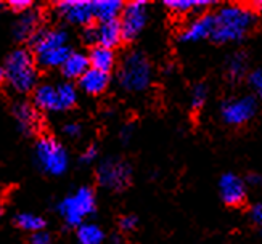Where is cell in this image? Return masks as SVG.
<instances>
[{"instance_id": "1", "label": "cell", "mask_w": 262, "mask_h": 244, "mask_svg": "<svg viewBox=\"0 0 262 244\" xmlns=\"http://www.w3.org/2000/svg\"><path fill=\"white\" fill-rule=\"evenodd\" d=\"M256 15L245 4L221 7L214 13V31L211 39L215 43L240 42L254 26Z\"/></svg>"}, {"instance_id": "2", "label": "cell", "mask_w": 262, "mask_h": 244, "mask_svg": "<svg viewBox=\"0 0 262 244\" xmlns=\"http://www.w3.org/2000/svg\"><path fill=\"white\" fill-rule=\"evenodd\" d=\"M37 69L34 55L26 49H18L5 60V82L16 94H29L37 87Z\"/></svg>"}, {"instance_id": "3", "label": "cell", "mask_w": 262, "mask_h": 244, "mask_svg": "<svg viewBox=\"0 0 262 244\" xmlns=\"http://www.w3.org/2000/svg\"><path fill=\"white\" fill-rule=\"evenodd\" d=\"M151 64L150 60L142 53L132 50L122 58L118 69V82L127 94H140L151 84Z\"/></svg>"}, {"instance_id": "4", "label": "cell", "mask_w": 262, "mask_h": 244, "mask_svg": "<svg viewBox=\"0 0 262 244\" xmlns=\"http://www.w3.org/2000/svg\"><path fill=\"white\" fill-rule=\"evenodd\" d=\"M37 167L47 175L60 177L70 167V154L66 148L52 135H42L34 146Z\"/></svg>"}, {"instance_id": "5", "label": "cell", "mask_w": 262, "mask_h": 244, "mask_svg": "<svg viewBox=\"0 0 262 244\" xmlns=\"http://www.w3.org/2000/svg\"><path fill=\"white\" fill-rule=\"evenodd\" d=\"M60 217L68 227L77 228L84 224V220L94 215L97 211V197L95 191L90 187L77 188L73 194L66 196L60 204L56 206Z\"/></svg>"}, {"instance_id": "6", "label": "cell", "mask_w": 262, "mask_h": 244, "mask_svg": "<svg viewBox=\"0 0 262 244\" xmlns=\"http://www.w3.org/2000/svg\"><path fill=\"white\" fill-rule=\"evenodd\" d=\"M97 183L110 191H124L132 183V167L119 158H105L95 170Z\"/></svg>"}, {"instance_id": "7", "label": "cell", "mask_w": 262, "mask_h": 244, "mask_svg": "<svg viewBox=\"0 0 262 244\" xmlns=\"http://www.w3.org/2000/svg\"><path fill=\"white\" fill-rule=\"evenodd\" d=\"M257 113V100L253 95L227 98L221 104V118L227 125L242 127L254 119Z\"/></svg>"}, {"instance_id": "8", "label": "cell", "mask_w": 262, "mask_h": 244, "mask_svg": "<svg viewBox=\"0 0 262 244\" xmlns=\"http://www.w3.org/2000/svg\"><path fill=\"white\" fill-rule=\"evenodd\" d=\"M148 21V4L137 0L124 5L119 16V25L122 31V42H134L145 29Z\"/></svg>"}, {"instance_id": "9", "label": "cell", "mask_w": 262, "mask_h": 244, "mask_svg": "<svg viewBox=\"0 0 262 244\" xmlns=\"http://www.w3.org/2000/svg\"><path fill=\"white\" fill-rule=\"evenodd\" d=\"M55 11L66 23L76 26H92L95 19L92 2H85V0H63L55 4Z\"/></svg>"}, {"instance_id": "10", "label": "cell", "mask_w": 262, "mask_h": 244, "mask_svg": "<svg viewBox=\"0 0 262 244\" xmlns=\"http://www.w3.org/2000/svg\"><path fill=\"white\" fill-rule=\"evenodd\" d=\"M222 201L229 207H240L246 203V183L236 173L227 172L219 180Z\"/></svg>"}, {"instance_id": "11", "label": "cell", "mask_w": 262, "mask_h": 244, "mask_svg": "<svg viewBox=\"0 0 262 244\" xmlns=\"http://www.w3.org/2000/svg\"><path fill=\"white\" fill-rule=\"evenodd\" d=\"M212 31H214V13L208 11V13H203L193 21H190L179 34V40L184 43H193L204 39H211Z\"/></svg>"}, {"instance_id": "12", "label": "cell", "mask_w": 262, "mask_h": 244, "mask_svg": "<svg viewBox=\"0 0 262 244\" xmlns=\"http://www.w3.org/2000/svg\"><path fill=\"white\" fill-rule=\"evenodd\" d=\"M68 32L61 28H52V29H39L37 34L31 39V45L34 53H40L45 50H52V49H58V47H64L68 43Z\"/></svg>"}, {"instance_id": "13", "label": "cell", "mask_w": 262, "mask_h": 244, "mask_svg": "<svg viewBox=\"0 0 262 244\" xmlns=\"http://www.w3.org/2000/svg\"><path fill=\"white\" fill-rule=\"evenodd\" d=\"M13 116L18 124V129L25 135H34L40 129V114L36 106L26 101H19L13 106Z\"/></svg>"}, {"instance_id": "14", "label": "cell", "mask_w": 262, "mask_h": 244, "mask_svg": "<svg viewBox=\"0 0 262 244\" xmlns=\"http://www.w3.org/2000/svg\"><path fill=\"white\" fill-rule=\"evenodd\" d=\"M40 11L39 10H28L25 11L19 19L16 21V25H15V29H13V34H15V37L16 40L19 42H25V40H29L36 36L37 31L40 29Z\"/></svg>"}, {"instance_id": "15", "label": "cell", "mask_w": 262, "mask_h": 244, "mask_svg": "<svg viewBox=\"0 0 262 244\" xmlns=\"http://www.w3.org/2000/svg\"><path fill=\"white\" fill-rule=\"evenodd\" d=\"M34 106L39 111L47 113H58L61 111L58 94H56V85L52 84H40L34 90Z\"/></svg>"}, {"instance_id": "16", "label": "cell", "mask_w": 262, "mask_h": 244, "mask_svg": "<svg viewBox=\"0 0 262 244\" xmlns=\"http://www.w3.org/2000/svg\"><path fill=\"white\" fill-rule=\"evenodd\" d=\"M95 31H97V45H100V47L115 50L122 42V31H121L119 19L98 23L95 26Z\"/></svg>"}, {"instance_id": "17", "label": "cell", "mask_w": 262, "mask_h": 244, "mask_svg": "<svg viewBox=\"0 0 262 244\" xmlns=\"http://www.w3.org/2000/svg\"><path fill=\"white\" fill-rule=\"evenodd\" d=\"M110 85V74L97 71L90 68L89 71L79 79V87L87 95H101Z\"/></svg>"}, {"instance_id": "18", "label": "cell", "mask_w": 262, "mask_h": 244, "mask_svg": "<svg viewBox=\"0 0 262 244\" xmlns=\"http://www.w3.org/2000/svg\"><path fill=\"white\" fill-rule=\"evenodd\" d=\"M60 69L63 77H66L68 80H79L90 69L89 56L82 52H71V55L66 58V61Z\"/></svg>"}, {"instance_id": "19", "label": "cell", "mask_w": 262, "mask_h": 244, "mask_svg": "<svg viewBox=\"0 0 262 244\" xmlns=\"http://www.w3.org/2000/svg\"><path fill=\"white\" fill-rule=\"evenodd\" d=\"M124 5L126 4L121 2V0H97V2H92L94 18L98 23L118 21L124 10Z\"/></svg>"}, {"instance_id": "20", "label": "cell", "mask_w": 262, "mask_h": 244, "mask_svg": "<svg viewBox=\"0 0 262 244\" xmlns=\"http://www.w3.org/2000/svg\"><path fill=\"white\" fill-rule=\"evenodd\" d=\"M248 64H249V60L245 52H235L233 55H230L227 58V63H225L227 79H229L232 84L242 82L248 74Z\"/></svg>"}, {"instance_id": "21", "label": "cell", "mask_w": 262, "mask_h": 244, "mask_svg": "<svg viewBox=\"0 0 262 244\" xmlns=\"http://www.w3.org/2000/svg\"><path fill=\"white\" fill-rule=\"evenodd\" d=\"M71 47L70 45H64V47L58 49H52V50H45L40 53L34 55V60H36L37 68L43 69H53V68H61L63 63L66 61V58L71 55Z\"/></svg>"}, {"instance_id": "22", "label": "cell", "mask_w": 262, "mask_h": 244, "mask_svg": "<svg viewBox=\"0 0 262 244\" xmlns=\"http://www.w3.org/2000/svg\"><path fill=\"white\" fill-rule=\"evenodd\" d=\"M87 56H89L90 68L97 69V71H101V73H106V74H110V71L116 64L115 50L100 47V45L92 47V50H90V53Z\"/></svg>"}, {"instance_id": "23", "label": "cell", "mask_w": 262, "mask_h": 244, "mask_svg": "<svg viewBox=\"0 0 262 244\" xmlns=\"http://www.w3.org/2000/svg\"><path fill=\"white\" fill-rule=\"evenodd\" d=\"M76 235L81 244H101L105 241V231L94 222H84L79 225Z\"/></svg>"}, {"instance_id": "24", "label": "cell", "mask_w": 262, "mask_h": 244, "mask_svg": "<svg viewBox=\"0 0 262 244\" xmlns=\"http://www.w3.org/2000/svg\"><path fill=\"white\" fill-rule=\"evenodd\" d=\"M214 2L200 0V2H166L164 7L169 8L176 15H188V13H208V8L212 7Z\"/></svg>"}, {"instance_id": "25", "label": "cell", "mask_w": 262, "mask_h": 244, "mask_svg": "<svg viewBox=\"0 0 262 244\" xmlns=\"http://www.w3.org/2000/svg\"><path fill=\"white\" fill-rule=\"evenodd\" d=\"M15 224L23 231H29L31 235L45 230V218L42 215L32 214V212H19V214H16Z\"/></svg>"}, {"instance_id": "26", "label": "cell", "mask_w": 262, "mask_h": 244, "mask_svg": "<svg viewBox=\"0 0 262 244\" xmlns=\"http://www.w3.org/2000/svg\"><path fill=\"white\" fill-rule=\"evenodd\" d=\"M56 94H58V101L61 111L71 109L76 106L77 101V90L71 82H61L56 85Z\"/></svg>"}, {"instance_id": "27", "label": "cell", "mask_w": 262, "mask_h": 244, "mask_svg": "<svg viewBox=\"0 0 262 244\" xmlns=\"http://www.w3.org/2000/svg\"><path fill=\"white\" fill-rule=\"evenodd\" d=\"M208 95L209 90L206 84H196L191 90V97H190V103H191V109L198 113L200 109L204 108V104L208 101Z\"/></svg>"}, {"instance_id": "28", "label": "cell", "mask_w": 262, "mask_h": 244, "mask_svg": "<svg viewBox=\"0 0 262 244\" xmlns=\"http://www.w3.org/2000/svg\"><path fill=\"white\" fill-rule=\"evenodd\" d=\"M248 84L251 87V90L262 100V66L254 69L248 76Z\"/></svg>"}, {"instance_id": "29", "label": "cell", "mask_w": 262, "mask_h": 244, "mask_svg": "<svg viewBox=\"0 0 262 244\" xmlns=\"http://www.w3.org/2000/svg\"><path fill=\"white\" fill-rule=\"evenodd\" d=\"M98 158V148L95 145H89L84 151H82V154L79 156V162L84 166H89V164H92V162Z\"/></svg>"}, {"instance_id": "30", "label": "cell", "mask_w": 262, "mask_h": 244, "mask_svg": "<svg viewBox=\"0 0 262 244\" xmlns=\"http://www.w3.org/2000/svg\"><path fill=\"white\" fill-rule=\"evenodd\" d=\"M137 225H139V220H137L135 215H122L119 218V228L122 231H126V233H129V231H134L137 228Z\"/></svg>"}, {"instance_id": "31", "label": "cell", "mask_w": 262, "mask_h": 244, "mask_svg": "<svg viewBox=\"0 0 262 244\" xmlns=\"http://www.w3.org/2000/svg\"><path fill=\"white\" fill-rule=\"evenodd\" d=\"M8 7L15 11V13H25V11L31 10L34 7V4L31 2V0H11V2H8Z\"/></svg>"}, {"instance_id": "32", "label": "cell", "mask_w": 262, "mask_h": 244, "mask_svg": "<svg viewBox=\"0 0 262 244\" xmlns=\"http://www.w3.org/2000/svg\"><path fill=\"white\" fill-rule=\"evenodd\" d=\"M81 132H82V127L77 122H68L63 125V134L70 138H77L79 135H81Z\"/></svg>"}, {"instance_id": "33", "label": "cell", "mask_w": 262, "mask_h": 244, "mask_svg": "<svg viewBox=\"0 0 262 244\" xmlns=\"http://www.w3.org/2000/svg\"><path fill=\"white\" fill-rule=\"evenodd\" d=\"M29 244H52V236L47 231H37V233H32L29 238Z\"/></svg>"}, {"instance_id": "34", "label": "cell", "mask_w": 262, "mask_h": 244, "mask_svg": "<svg viewBox=\"0 0 262 244\" xmlns=\"http://www.w3.org/2000/svg\"><path fill=\"white\" fill-rule=\"evenodd\" d=\"M82 39H84L85 43L94 45V47H95V45H97V31H95V26L94 25L84 28V31H82Z\"/></svg>"}, {"instance_id": "35", "label": "cell", "mask_w": 262, "mask_h": 244, "mask_svg": "<svg viewBox=\"0 0 262 244\" xmlns=\"http://www.w3.org/2000/svg\"><path fill=\"white\" fill-rule=\"evenodd\" d=\"M251 218L257 227L262 228V204H254L251 207Z\"/></svg>"}, {"instance_id": "36", "label": "cell", "mask_w": 262, "mask_h": 244, "mask_svg": "<svg viewBox=\"0 0 262 244\" xmlns=\"http://www.w3.org/2000/svg\"><path fill=\"white\" fill-rule=\"evenodd\" d=\"M246 185H249V187H259V185H262V177L259 175V173H248L246 179H243Z\"/></svg>"}, {"instance_id": "37", "label": "cell", "mask_w": 262, "mask_h": 244, "mask_svg": "<svg viewBox=\"0 0 262 244\" xmlns=\"http://www.w3.org/2000/svg\"><path fill=\"white\" fill-rule=\"evenodd\" d=\"M132 134H134V127L132 125H126V127H122V130H121V140L124 143H129V140L132 138Z\"/></svg>"}, {"instance_id": "38", "label": "cell", "mask_w": 262, "mask_h": 244, "mask_svg": "<svg viewBox=\"0 0 262 244\" xmlns=\"http://www.w3.org/2000/svg\"><path fill=\"white\" fill-rule=\"evenodd\" d=\"M245 5L251 10L254 15L262 13V0H257V2H251V4H245Z\"/></svg>"}, {"instance_id": "39", "label": "cell", "mask_w": 262, "mask_h": 244, "mask_svg": "<svg viewBox=\"0 0 262 244\" xmlns=\"http://www.w3.org/2000/svg\"><path fill=\"white\" fill-rule=\"evenodd\" d=\"M5 82V71H4V66H0V84Z\"/></svg>"}, {"instance_id": "40", "label": "cell", "mask_w": 262, "mask_h": 244, "mask_svg": "<svg viewBox=\"0 0 262 244\" xmlns=\"http://www.w3.org/2000/svg\"><path fill=\"white\" fill-rule=\"evenodd\" d=\"M0 8H2V4H0Z\"/></svg>"}]
</instances>
